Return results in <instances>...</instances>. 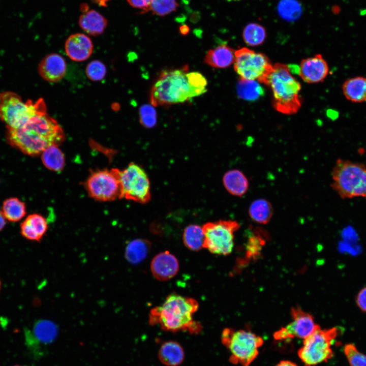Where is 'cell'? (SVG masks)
<instances>
[{"label":"cell","instance_id":"obj_46","mask_svg":"<svg viewBox=\"0 0 366 366\" xmlns=\"http://www.w3.org/2000/svg\"><path fill=\"white\" fill-rule=\"evenodd\" d=\"M14 366H20V365H14Z\"/></svg>","mask_w":366,"mask_h":366},{"label":"cell","instance_id":"obj_23","mask_svg":"<svg viewBox=\"0 0 366 366\" xmlns=\"http://www.w3.org/2000/svg\"><path fill=\"white\" fill-rule=\"evenodd\" d=\"M342 88L348 101L357 103L366 101V77L356 76L349 78L343 83Z\"/></svg>","mask_w":366,"mask_h":366},{"label":"cell","instance_id":"obj_10","mask_svg":"<svg viewBox=\"0 0 366 366\" xmlns=\"http://www.w3.org/2000/svg\"><path fill=\"white\" fill-rule=\"evenodd\" d=\"M239 228V224L233 220L205 223L202 227L204 236L203 248L212 254L229 255L234 247V233Z\"/></svg>","mask_w":366,"mask_h":366},{"label":"cell","instance_id":"obj_6","mask_svg":"<svg viewBox=\"0 0 366 366\" xmlns=\"http://www.w3.org/2000/svg\"><path fill=\"white\" fill-rule=\"evenodd\" d=\"M47 112L46 106L42 98L36 102L22 100L17 94L10 91L0 93V119L7 129H18L30 118Z\"/></svg>","mask_w":366,"mask_h":366},{"label":"cell","instance_id":"obj_16","mask_svg":"<svg viewBox=\"0 0 366 366\" xmlns=\"http://www.w3.org/2000/svg\"><path fill=\"white\" fill-rule=\"evenodd\" d=\"M93 42L89 37L82 33H75L67 39L65 50L70 59L76 62L87 59L93 53Z\"/></svg>","mask_w":366,"mask_h":366},{"label":"cell","instance_id":"obj_33","mask_svg":"<svg viewBox=\"0 0 366 366\" xmlns=\"http://www.w3.org/2000/svg\"><path fill=\"white\" fill-rule=\"evenodd\" d=\"M178 6L176 0H151L149 11L154 15L164 16L176 11Z\"/></svg>","mask_w":366,"mask_h":366},{"label":"cell","instance_id":"obj_20","mask_svg":"<svg viewBox=\"0 0 366 366\" xmlns=\"http://www.w3.org/2000/svg\"><path fill=\"white\" fill-rule=\"evenodd\" d=\"M234 50L225 44L209 50L206 54L204 62L216 68H225L234 62Z\"/></svg>","mask_w":366,"mask_h":366},{"label":"cell","instance_id":"obj_13","mask_svg":"<svg viewBox=\"0 0 366 366\" xmlns=\"http://www.w3.org/2000/svg\"><path fill=\"white\" fill-rule=\"evenodd\" d=\"M291 315L292 321L273 333V337L276 340H284L294 338L304 340L319 326L316 324L312 315L298 307L291 309Z\"/></svg>","mask_w":366,"mask_h":366},{"label":"cell","instance_id":"obj_43","mask_svg":"<svg viewBox=\"0 0 366 366\" xmlns=\"http://www.w3.org/2000/svg\"><path fill=\"white\" fill-rule=\"evenodd\" d=\"M93 3L102 7H106L108 2L110 0H91Z\"/></svg>","mask_w":366,"mask_h":366},{"label":"cell","instance_id":"obj_42","mask_svg":"<svg viewBox=\"0 0 366 366\" xmlns=\"http://www.w3.org/2000/svg\"><path fill=\"white\" fill-rule=\"evenodd\" d=\"M6 219L5 218L2 211L0 210V231H1L5 226L6 223Z\"/></svg>","mask_w":366,"mask_h":366},{"label":"cell","instance_id":"obj_41","mask_svg":"<svg viewBox=\"0 0 366 366\" xmlns=\"http://www.w3.org/2000/svg\"><path fill=\"white\" fill-rule=\"evenodd\" d=\"M179 30L182 35H186L189 33L190 28L187 25L184 24L180 26Z\"/></svg>","mask_w":366,"mask_h":366},{"label":"cell","instance_id":"obj_34","mask_svg":"<svg viewBox=\"0 0 366 366\" xmlns=\"http://www.w3.org/2000/svg\"><path fill=\"white\" fill-rule=\"evenodd\" d=\"M343 350L350 366H366V355L360 352L354 344H346Z\"/></svg>","mask_w":366,"mask_h":366},{"label":"cell","instance_id":"obj_12","mask_svg":"<svg viewBox=\"0 0 366 366\" xmlns=\"http://www.w3.org/2000/svg\"><path fill=\"white\" fill-rule=\"evenodd\" d=\"M121 199L140 203H147L151 198L150 182L144 170L139 165L130 163L120 172Z\"/></svg>","mask_w":366,"mask_h":366},{"label":"cell","instance_id":"obj_37","mask_svg":"<svg viewBox=\"0 0 366 366\" xmlns=\"http://www.w3.org/2000/svg\"><path fill=\"white\" fill-rule=\"evenodd\" d=\"M264 243V240L262 237L256 234L252 235L249 238L247 245L248 255H257L258 250L261 248L262 244Z\"/></svg>","mask_w":366,"mask_h":366},{"label":"cell","instance_id":"obj_28","mask_svg":"<svg viewBox=\"0 0 366 366\" xmlns=\"http://www.w3.org/2000/svg\"><path fill=\"white\" fill-rule=\"evenodd\" d=\"M183 242L192 251H198L203 248L204 233L202 227L198 225L191 224L187 226L183 232Z\"/></svg>","mask_w":366,"mask_h":366},{"label":"cell","instance_id":"obj_25","mask_svg":"<svg viewBox=\"0 0 366 366\" xmlns=\"http://www.w3.org/2000/svg\"><path fill=\"white\" fill-rule=\"evenodd\" d=\"M150 242L144 239H135L129 242L126 247L125 256L132 264H137L143 261L147 256Z\"/></svg>","mask_w":366,"mask_h":366},{"label":"cell","instance_id":"obj_9","mask_svg":"<svg viewBox=\"0 0 366 366\" xmlns=\"http://www.w3.org/2000/svg\"><path fill=\"white\" fill-rule=\"evenodd\" d=\"M234 69L240 79L256 80L265 84L273 65L263 53L247 47L235 51Z\"/></svg>","mask_w":366,"mask_h":366},{"label":"cell","instance_id":"obj_2","mask_svg":"<svg viewBox=\"0 0 366 366\" xmlns=\"http://www.w3.org/2000/svg\"><path fill=\"white\" fill-rule=\"evenodd\" d=\"M198 308L199 303L194 298L172 293L162 305L150 310L149 323L151 325H159L166 331L199 333L202 326L193 318Z\"/></svg>","mask_w":366,"mask_h":366},{"label":"cell","instance_id":"obj_1","mask_svg":"<svg viewBox=\"0 0 366 366\" xmlns=\"http://www.w3.org/2000/svg\"><path fill=\"white\" fill-rule=\"evenodd\" d=\"M7 139L12 146L31 156L39 155L48 146L59 145L65 133L57 121L47 112L30 118L18 129H7Z\"/></svg>","mask_w":366,"mask_h":366},{"label":"cell","instance_id":"obj_35","mask_svg":"<svg viewBox=\"0 0 366 366\" xmlns=\"http://www.w3.org/2000/svg\"><path fill=\"white\" fill-rule=\"evenodd\" d=\"M139 121L146 128H151L157 123V112L151 104H144L139 109Z\"/></svg>","mask_w":366,"mask_h":366},{"label":"cell","instance_id":"obj_40","mask_svg":"<svg viewBox=\"0 0 366 366\" xmlns=\"http://www.w3.org/2000/svg\"><path fill=\"white\" fill-rule=\"evenodd\" d=\"M276 366H298L295 363L289 360H282Z\"/></svg>","mask_w":366,"mask_h":366},{"label":"cell","instance_id":"obj_4","mask_svg":"<svg viewBox=\"0 0 366 366\" xmlns=\"http://www.w3.org/2000/svg\"><path fill=\"white\" fill-rule=\"evenodd\" d=\"M272 92L274 108L283 114L296 113L301 106L300 83L292 75L289 66L277 63L265 84Z\"/></svg>","mask_w":366,"mask_h":366},{"label":"cell","instance_id":"obj_31","mask_svg":"<svg viewBox=\"0 0 366 366\" xmlns=\"http://www.w3.org/2000/svg\"><path fill=\"white\" fill-rule=\"evenodd\" d=\"M242 37L245 42L251 46L261 45L266 38L265 28L257 23L248 24L244 28Z\"/></svg>","mask_w":366,"mask_h":366},{"label":"cell","instance_id":"obj_44","mask_svg":"<svg viewBox=\"0 0 366 366\" xmlns=\"http://www.w3.org/2000/svg\"><path fill=\"white\" fill-rule=\"evenodd\" d=\"M225 1H226L227 2H233V1H238L239 0H225Z\"/></svg>","mask_w":366,"mask_h":366},{"label":"cell","instance_id":"obj_14","mask_svg":"<svg viewBox=\"0 0 366 366\" xmlns=\"http://www.w3.org/2000/svg\"><path fill=\"white\" fill-rule=\"evenodd\" d=\"M329 72L328 64L321 54L306 58L301 60L298 74L308 83L323 81Z\"/></svg>","mask_w":366,"mask_h":366},{"label":"cell","instance_id":"obj_22","mask_svg":"<svg viewBox=\"0 0 366 366\" xmlns=\"http://www.w3.org/2000/svg\"><path fill=\"white\" fill-rule=\"evenodd\" d=\"M56 325L47 320H40L35 323L32 330L25 332L26 341L32 340L41 343H49L56 337Z\"/></svg>","mask_w":366,"mask_h":366},{"label":"cell","instance_id":"obj_29","mask_svg":"<svg viewBox=\"0 0 366 366\" xmlns=\"http://www.w3.org/2000/svg\"><path fill=\"white\" fill-rule=\"evenodd\" d=\"M237 96L240 99L248 101H254L264 94V90L259 82L239 79L236 84Z\"/></svg>","mask_w":366,"mask_h":366},{"label":"cell","instance_id":"obj_30","mask_svg":"<svg viewBox=\"0 0 366 366\" xmlns=\"http://www.w3.org/2000/svg\"><path fill=\"white\" fill-rule=\"evenodd\" d=\"M2 212L6 220L10 222H17L26 214L25 203L16 197L6 199L3 203Z\"/></svg>","mask_w":366,"mask_h":366},{"label":"cell","instance_id":"obj_27","mask_svg":"<svg viewBox=\"0 0 366 366\" xmlns=\"http://www.w3.org/2000/svg\"><path fill=\"white\" fill-rule=\"evenodd\" d=\"M58 146H48L41 154L42 162L45 167L55 172L61 171L65 165V155Z\"/></svg>","mask_w":366,"mask_h":366},{"label":"cell","instance_id":"obj_19","mask_svg":"<svg viewBox=\"0 0 366 366\" xmlns=\"http://www.w3.org/2000/svg\"><path fill=\"white\" fill-rule=\"evenodd\" d=\"M78 24L87 34L97 36L102 34L108 25L107 19L100 13L93 9L82 12Z\"/></svg>","mask_w":366,"mask_h":366},{"label":"cell","instance_id":"obj_39","mask_svg":"<svg viewBox=\"0 0 366 366\" xmlns=\"http://www.w3.org/2000/svg\"><path fill=\"white\" fill-rule=\"evenodd\" d=\"M356 302L358 308L362 312L366 313V286L358 292L356 298Z\"/></svg>","mask_w":366,"mask_h":366},{"label":"cell","instance_id":"obj_26","mask_svg":"<svg viewBox=\"0 0 366 366\" xmlns=\"http://www.w3.org/2000/svg\"><path fill=\"white\" fill-rule=\"evenodd\" d=\"M249 215L254 222L261 224L268 223L273 215L271 204L266 200L258 199L250 205Z\"/></svg>","mask_w":366,"mask_h":366},{"label":"cell","instance_id":"obj_18","mask_svg":"<svg viewBox=\"0 0 366 366\" xmlns=\"http://www.w3.org/2000/svg\"><path fill=\"white\" fill-rule=\"evenodd\" d=\"M47 229L46 220L38 214L29 215L20 224L21 235L27 239L32 241H40Z\"/></svg>","mask_w":366,"mask_h":366},{"label":"cell","instance_id":"obj_7","mask_svg":"<svg viewBox=\"0 0 366 366\" xmlns=\"http://www.w3.org/2000/svg\"><path fill=\"white\" fill-rule=\"evenodd\" d=\"M221 342L230 353L229 361L234 364L249 366L259 354V348L263 344V339L248 330H223Z\"/></svg>","mask_w":366,"mask_h":366},{"label":"cell","instance_id":"obj_11","mask_svg":"<svg viewBox=\"0 0 366 366\" xmlns=\"http://www.w3.org/2000/svg\"><path fill=\"white\" fill-rule=\"evenodd\" d=\"M120 172L117 168L92 171L84 183L89 196L99 201L121 199Z\"/></svg>","mask_w":366,"mask_h":366},{"label":"cell","instance_id":"obj_5","mask_svg":"<svg viewBox=\"0 0 366 366\" xmlns=\"http://www.w3.org/2000/svg\"><path fill=\"white\" fill-rule=\"evenodd\" d=\"M331 176L330 186L342 198H366V168L363 164L338 159Z\"/></svg>","mask_w":366,"mask_h":366},{"label":"cell","instance_id":"obj_15","mask_svg":"<svg viewBox=\"0 0 366 366\" xmlns=\"http://www.w3.org/2000/svg\"><path fill=\"white\" fill-rule=\"evenodd\" d=\"M179 267L177 259L167 251L157 254L150 263V270L153 276L161 281L173 278L178 273Z\"/></svg>","mask_w":366,"mask_h":366},{"label":"cell","instance_id":"obj_38","mask_svg":"<svg viewBox=\"0 0 366 366\" xmlns=\"http://www.w3.org/2000/svg\"><path fill=\"white\" fill-rule=\"evenodd\" d=\"M132 7L141 10L142 13L149 11L151 0H127Z\"/></svg>","mask_w":366,"mask_h":366},{"label":"cell","instance_id":"obj_3","mask_svg":"<svg viewBox=\"0 0 366 366\" xmlns=\"http://www.w3.org/2000/svg\"><path fill=\"white\" fill-rule=\"evenodd\" d=\"M189 67L162 71L152 85L150 101L155 106L182 103L204 93L191 83Z\"/></svg>","mask_w":366,"mask_h":366},{"label":"cell","instance_id":"obj_36","mask_svg":"<svg viewBox=\"0 0 366 366\" xmlns=\"http://www.w3.org/2000/svg\"><path fill=\"white\" fill-rule=\"evenodd\" d=\"M85 73L88 79L93 81H101L106 76V68L101 61L94 60L86 66Z\"/></svg>","mask_w":366,"mask_h":366},{"label":"cell","instance_id":"obj_45","mask_svg":"<svg viewBox=\"0 0 366 366\" xmlns=\"http://www.w3.org/2000/svg\"><path fill=\"white\" fill-rule=\"evenodd\" d=\"M1 281H0V289H1Z\"/></svg>","mask_w":366,"mask_h":366},{"label":"cell","instance_id":"obj_17","mask_svg":"<svg viewBox=\"0 0 366 366\" xmlns=\"http://www.w3.org/2000/svg\"><path fill=\"white\" fill-rule=\"evenodd\" d=\"M66 62L64 58L57 53L46 55L40 62L38 72L41 77L49 82H56L64 77L66 72Z\"/></svg>","mask_w":366,"mask_h":366},{"label":"cell","instance_id":"obj_24","mask_svg":"<svg viewBox=\"0 0 366 366\" xmlns=\"http://www.w3.org/2000/svg\"><path fill=\"white\" fill-rule=\"evenodd\" d=\"M223 181L227 191L236 196H243L249 188L248 178L241 171L237 169L231 170L226 172Z\"/></svg>","mask_w":366,"mask_h":366},{"label":"cell","instance_id":"obj_8","mask_svg":"<svg viewBox=\"0 0 366 366\" xmlns=\"http://www.w3.org/2000/svg\"><path fill=\"white\" fill-rule=\"evenodd\" d=\"M339 333L337 327L322 329L319 325L303 340V345L297 352L305 366H314L327 362L333 356L331 348Z\"/></svg>","mask_w":366,"mask_h":366},{"label":"cell","instance_id":"obj_32","mask_svg":"<svg viewBox=\"0 0 366 366\" xmlns=\"http://www.w3.org/2000/svg\"><path fill=\"white\" fill-rule=\"evenodd\" d=\"M277 10L279 15L289 21L298 19L302 13L301 5L297 0H281Z\"/></svg>","mask_w":366,"mask_h":366},{"label":"cell","instance_id":"obj_21","mask_svg":"<svg viewBox=\"0 0 366 366\" xmlns=\"http://www.w3.org/2000/svg\"><path fill=\"white\" fill-rule=\"evenodd\" d=\"M158 358L165 365L178 366L184 360V350L177 342L166 341L163 343L159 348Z\"/></svg>","mask_w":366,"mask_h":366}]
</instances>
